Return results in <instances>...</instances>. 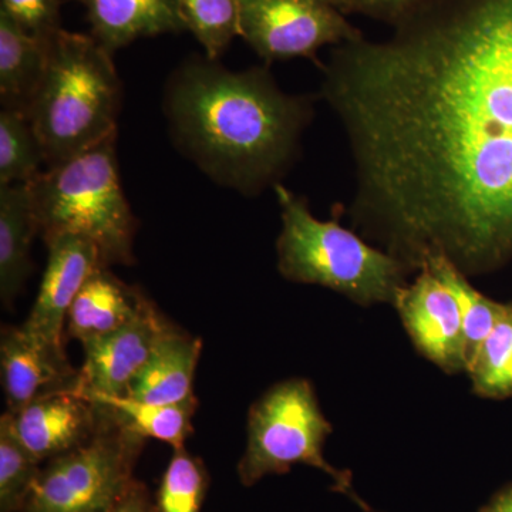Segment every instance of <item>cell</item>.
<instances>
[{"mask_svg": "<svg viewBox=\"0 0 512 512\" xmlns=\"http://www.w3.org/2000/svg\"><path fill=\"white\" fill-rule=\"evenodd\" d=\"M320 70L363 234L412 271L433 255L467 276L512 261V0H431Z\"/></svg>", "mask_w": 512, "mask_h": 512, "instance_id": "obj_1", "label": "cell"}, {"mask_svg": "<svg viewBox=\"0 0 512 512\" xmlns=\"http://www.w3.org/2000/svg\"><path fill=\"white\" fill-rule=\"evenodd\" d=\"M164 101L177 146L212 180L245 195L291 170L315 116L313 97L282 92L266 67L231 72L208 57L181 64Z\"/></svg>", "mask_w": 512, "mask_h": 512, "instance_id": "obj_2", "label": "cell"}, {"mask_svg": "<svg viewBox=\"0 0 512 512\" xmlns=\"http://www.w3.org/2000/svg\"><path fill=\"white\" fill-rule=\"evenodd\" d=\"M121 82L113 57L92 35L59 29L47 37V63L26 116L47 168L117 133Z\"/></svg>", "mask_w": 512, "mask_h": 512, "instance_id": "obj_3", "label": "cell"}, {"mask_svg": "<svg viewBox=\"0 0 512 512\" xmlns=\"http://www.w3.org/2000/svg\"><path fill=\"white\" fill-rule=\"evenodd\" d=\"M274 191L281 207L282 231L276 252L284 278L325 286L363 306L396 301L412 269L342 227V205H336L332 220L320 221L302 195L281 183L274 185Z\"/></svg>", "mask_w": 512, "mask_h": 512, "instance_id": "obj_4", "label": "cell"}, {"mask_svg": "<svg viewBox=\"0 0 512 512\" xmlns=\"http://www.w3.org/2000/svg\"><path fill=\"white\" fill-rule=\"evenodd\" d=\"M116 141L117 133L28 183L45 241L63 234L90 239L103 266L134 262L137 222L121 187Z\"/></svg>", "mask_w": 512, "mask_h": 512, "instance_id": "obj_5", "label": "cell"}, {"mask_svg": "<svg viewBox=\"0 0 512 512\" xmlns=\"http://www.w3.org/2000/svg\"><path fill=\"white\" fill-rule=\"evenodd\" d=\"M330 433L332 426L320 412L308 380L289 379L275 384L249 410L247 448L238 464L239 480L251 487L266 476L288 473L295 464H306L328 474L333 490L348 495L370 512L355 493L352 474L330 466L323 457Z\"/></svg>", "mask_w": 512, "mask_h": 512, "instance_id": "obj_6", "label": "cell"}, {"mask_svg": "<svg viewBox=\"0 0 512 512\" xmlns=\"http://www.w3.org/2000/svg\"><path fill=\"white\" fill-rule=\"evenodd\" d=\"M97 407L103 423L96 436L42 468L22 512H110L119 503L146 439Z\"/></svg>", "mask_w": 512, "mask_h": 512, "instance_id": "obj_7", "label": "cell"}, {"mask_svg": "<svg viewBox=\"0 0 512 512\" xmlns=\"http://www.w3.org/2000/svg\"><path fill=\"white\" fill-rule=\"evenodd\" d=\"M241 37L266 63L311 59L363 39L332 0H238Z\"/></svg>", "mask_w": 512, "mask_h": 512, "instance_id": "obj_8", "label": "cell"}, {"mask_svg": "<svg viewBox=\"0 0 512 512\" xmlns=\"http://www.w3.org/2000/svg\"><path fill=\"white\" fill-rule=\"evenodd\" d=\"M397 293L396 306L414 346L444 372L466 370L463 316L453 293L426 266Z\"/></svg>", "mask_w": 512, "mask_h": 512, "instance_id": "obj_9", "label": "cell"}, {"mask_svg": "<svg viewBox=\"0 0 512 512\" xmlns=\"http://www.w3.org/2000/svg\"><path fill=\"white\" fill-rule=\"evenodd\" d=\"M171 323L147 301L136 318L109 335L83 343L79 392L86 396L126 397L134 376Z\"/></svg>", "mask_w": 512, "mask_h": 512, "instance_id": "obj_10", "label": "cell"}, {"mask_svg": "<svg viewBox=\"0 0 512 512\" xmlns=\"http://www.w3.org/2000/svg\"><path fill=\"white\" fill-rule=\"evenodd\" d=\"M45 242L49 249L45 275L22 328L40 342L63 346V326L74 299L103 265L96 245L80 235H57Z\"/></svg>", "mask_w": 512, "mask_h": 512, "instance_id": "obj_11", "label": "cell"}, {"mask_svg": "<svg viewBox=\"0 0 512 512\" xmlns=\"http://www.w3.org/2000/svg\"><path fill=\"white\" fill-rule=\"evenodd\" d=\"M6 414L13 433L40 463L83 446L103 423L99 407L77 389L45 394L19 413Z\"/></svg>", "mask_w": 512, "mask_h": 512, "instance_id": "obj_12", "label": "cell"}, {"mask_svg": "<svg viewBox=\"0 0 512 512\" xmlns=\"http://www.w3.org/2000/svg\"><path fill=\"white\" fill-rule=\"evenodd\" d=\"M0 369L9 414L19 413L37 397L80 386V370L70 366L63 346L40 342L22 326L3 328Z\"/></svg>", "mask_w": 512, "mask_h": 512, "instance_id": "obj_13", "label": "cell"}, {"mask_svg": "<svg viewBox=\"0 0 512 512\" xmlns=\"http://www.w3.org/2000/svg\"><path fill=\"white\" fill-rule=\"evenodd\" d=\"M92 35L113 55L141 37L188 30L180 0H82Z\"/></svg>", "mask_w": 512, "mask_h": 512, "instance_id": "obj_14", "label": "cell"}, {"mask_svg": "<svg viewBox=\"0 0 512 512\" xmlns=\"http://www.w3.org/2000/svg\"><path fill=\"white\" fill-rule=\"evenodd\" d=\"M201 339L168 326L140 372L134 376L126 397L140 402L173 404L194 396L192 382L200 360Z\"/></svg>", "mask_w": 512, "mask_h": 512, "instance_id": "obj_15", "label": "cell"}, {"mask_svg": "<svg viewBox=\"0 0 512 512\" xmlns=\"http://www.w3.org/2000/svg\"><path fill=\"white\" fill-rule=\"evenodd\" d=\"M148 299L99 266L87 279L67 315V335L80 343L109 335L131 322Z\"/></svg>", "mask_w": 512, "mask_h": 512, "instance_id": "obj_16", "label": "cell"}, {"mask_svg": "<svg viewBox=\"0 0 512 512\" xmlns=\"http://www.w3.org/2000/svg\"><path fill=\"white\" fill-rule=\"evenodd\" d=\"M39 232L28 184L0 187V298L6 308L32 274L30 249Z\"/></svg>", "mask_w": 512, "mask_h": 512, "instance_id": "obj_17", "label": "cell"}, {"mask_svg": "<svg viewBox=\"0 0 512 512\" xmlns=\"http://www.w3.org/2000/svg\"><path fill=\"white\" fill-rule=\"evenodd\" d=\"M47 63V39L23 29L0 9V99L3 109L28 110Z\"/></svg>", "mask_w": 512, "mask_h": 512, "instance_id": "obj_18", "label": "cell"}, {"mask_svg": "<svg viewBox=\"0 0 512 512\" xmlns=\"http://www.w3.org/2000/svg\"><path fill=\"white\" fill-rule=\"evenodd\" d=\"M83 396L106 410L124 429L146 440L164 441L173 448L184 447L185 440L191 436V420L198 407L195 397L181 403L156 404L131 397Z\"/></svg>", "mask_w": 512, "mask_h": 512, "instance_id": "obj_19", "label": "cell"}, {"mask_svg": "<svg viewBox=\"0 0 512 512\" xmlns=\"http://www.w3.org/2000/svg\"><path fill=\"white\" fill-rule=\"evenodd\" d=\"M421 266L429 268L456 298L463 316L464 343H466L464 353H466L468 370L478 349L493 330L498 316L503 311L504 303L495 302L478 292L468 281L467 275L444 255L429 256Z\"/></svg>", "mask_w": 512, "mask_h": 512, "instance_id": "obj_20", "label": "cell"}, {"mask_svg": "<svg viewBox=\"0 0 512 512\" xmlns=\"http://www.w3.org/2000/svg\"><path fill=\"white\" fill-rule=\"evenodd\" d=\"M467 373L478 396L495 400L512 397V303H504Z\"/></svg>", "mask_w": 512, "mask_h": 512, "instance_id": "obj_21", "label": "cell"}, {"mask_svg": "<svg viewBox=\"0 0 512 512\" xmlns=\"http://www.w3.org/2000/svg\"><path fill=\"white\" fill-rule=\"evenodd\" d=\"M45 164L42 147L25 111L0 113V187L28 184Z\"/></svg>", "mask_w": 512, "mask_h": 512, "instance_id": "obj_22", "label": "cell"}, {"mask_svg": "<svg viewBox=\"0 0 512 512\" xmlns=\"http://www.w3.org/2000/svg\"><path fill=\"white\" fill-rule=\"evenodd\" d=\"M40 473V461L20 443L8 414H3L0 419V512H22Z\"/></svg>", "mask_w": 512, "mask_h": 512, "instance_id": "obj_23", "label": "cell"}, {"mask_svg": "<svg viewBox=\"0 0 512 512\" xmlns=\"http://www.w3.org/2000/svg\"><path fill=\"white\" fill-rule=\"evenodd\" d=\"M210 476L200 458L174 448L156 497L157 512H201Z\"/></svg>", "mask_w": 512, "mask_h": 512, "instance_id": "obj_24", "label": "cell"}, {"mask_svg": "<svg viewBox=\"0 0 512 512\" xmlns=\"http://www.w3.org/2000/svg\"><path fill=\"white\" fill-rule=\"evenodd\" d=\"M188 30L217 60L235 37H241L238 0H180Z\"/></svg>", "mask_w": 512, "mask_h": 512, "instance_id": "obj_25", "label": "cell"}, {"mask_svg": "<svg viewBox=\"0 0 512 512\" xmlns=\"http://www.w3.org/2000/svg\"><path fill=\"white\" fill-rule=\"evenodd\" d=\"M62 0H0V9L12 16L23 29L47 39L60 28Z\"/></svg>", "mask_w": 512, "mask_h": 512, "instance_id": "obj_26", "label": "cell"}, {"mask_svg": "<svg viewBox=\"0 0 512 512\" xmlns=\"http://www.w3.org/2000/svg\"><path fill=\"white\" fill-rule=\"evenodd\" d=\"M340 12L362 15L390 26L399 25L431 0H332Z\"/></svg>", "mask_w": 512, "mask_h": 512, "instance_id": "obj_27", "label": "cell"}, {"mask_svg": "<svg viewBox=\"0 0 512 512\" xmlns=\"http://www.w3.org/2000/svg\"><path fill=\"white\" fill-rule=\"evenodd\" d=\"M110 512H157L156 504L151 501L147 488L143 484L133 481L126 493L114 505Z\"/></svg>", "mask_w": 512, "mask_h": 512, "instance_id": "obj_28", "label": "cell"}, {"mask_svg": "<svg viewBox=\"0 0 512 512\" xmlns=\"http://www.w3.org/2000/svg\"><path fill=\"white\" fill-rule=\"evenodd\" d=\"M481 512H512V485L495 495Z\"/></svg>", "mask_w": 512, "mask_h": 512, "instance_id": "obj_29", "label": "cell"}, {"mask_svg": "<svg viewBox=\"0 0 512 512\" xmlns=\"http://www.w3.org/2000/svg\"><path fill=\"white\" fill-rule=\"evenodd\" d=\"M80 2H82V0H80Z\"/></svg>", "mask_w": 512, "mask_h": 512, "instance_id": "obj_30", "label": "cell"}]
</instances>
